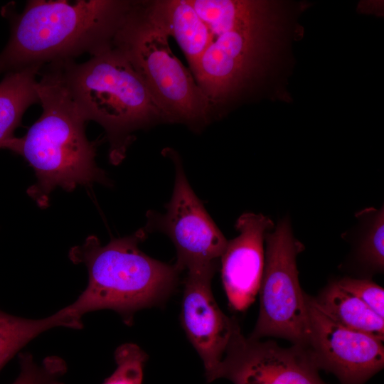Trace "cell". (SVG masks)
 Here are the masks:
<instances>
[{"instance_id":"6da1fadb","label":"cell","mask_w":384,"mask_h":384,"mask_svg":"<svg viewBox=\"0 0 384 384\" xmlns=\"http://www.w3.org/2000/svg\"><path fill=\"white\" fill-rule=\"evenodd\" d=\"M132 0H30L20 14L9 5L11 36L0 53V74L91 56L112 48Z\"/></svg>"},{"instance_id":"7a4b0ae2","label":"cell","mask_w":384,"mask_h":384,"mask_svg":"<svg viewBox=\"0 0 384 384\" xmlns=\"http://www.w3.org/2000/svg\"><path fill=\"white\" fill-rule=\"evenodd\" d=\"M258 6L215 37L191 70L214 120L262 93L286 49L291 9L278 1L260 0Z\"/></svg>"},{"instance_id":"3957f363","label":"cell","mask_w":384,"mask_h":384,"mask_svg":"<svg viewBox=\"0 0 384 384\" xmlns=\"http://www.w3.org/2000/svg\"><path fill=\"white\" fill-rule=\"evenodd\" d=\"M45 65L37 82L41 117L23 137L0 146L22 156L33 167L37 181L27 193L43 208L57 187L72 191L79 185L109 183L96 164L95 143L86 137V121L63 83L59 63Z\"/></svg>"},{"instance_id":"277c9868","label":"cell","mask_w":384,"mask_h":384,"mask_svg":"<svg viewBox=\"0 0 384 384\" xmlns=\"http://www.w3.org/2000/svg\"><path fill=\"white\" fill-rule=\"evenodd\" d=\"M146 233L145 228H141L105 245L90 235L70 250V261L84 265L88 274L85 289L70 305L78 316L111 309L129 326L136 312L159 304L171 294L180 271L140 250L139 244Z\"/></svg>"},{"instance_id":"5b68a950","label":"cell","mask_w":384,"mask_h":384,"mask_svg":"<svg viewBox=\"0 0 384 384\" xmlns=\"http://www.w3.org/2000/svg\"><path fill=\"white\" fill-rule=\"evenodd\" d=\"M63 83L78 110L105 129L113 164L125 157L133 133L166 120L129 62L111 48L82 63L58 62Z\"/></svg>"},{"instance_id":"8992f818","label":"cell","mask_w":384,"mask_h":384,"mask_svg":"<svg viewBox=\"0 0 384 384\" xmlns=\"http://www.w3.org/2000/svg\"><path fill=\"white\" fill-rule=\"evenodd\" d=\"M169 38L150 16L146 0H132L112 48L140 76L166 123L198 133L214 121L210 106L190 70L172 52Z\"/></svg>"},{"instance_id":"52a82bcc","label":"cell","mask_w":384,"mask_h":384,"mask_svg":"<svg viewBox=\"0 0 384 384\" xmlns=\"http://www.w3.org/2000/svg\"><path fill=\"white\" fill-rule=\"evenodd\" d=\"M266 249L259 288L260 311L249 338H282L308 348L311 329L309 313L299 282L297 257L304 245L293 235L286 217L265 236Z\"/></svg>"},{"instance_id":"ba28073f","label":"cell","mask_w":384,"mask_h":384,"mask_svg":"<svg viewBox=\"0 0 384 384\" xmlns=\"http://www.w3.org/2000/svg\"><path fill=\"white\" fill-rule=\"evenodd\" d=\"M163 151L175 166L174 191L166 213H148L145 228L157 229L170 238L176 250L175 266L180 272L218 264L228 240L191 188L179 155L169 148Z\"/></svg>"},{"instance_id":"9c48e42d","label":"cell","mask_w":384,"mask_h":384,"mask_svg":"<svg viewBox=\"0 0 384 384\" xmlns=\"http://www.w3.org/2000/svg\"><path fill=\"white\" fill-rule=\"evenodd\" d=\"M310 322L308 347L319 370L341 384H364L384 366L383 341L346 328L332 319L305 294Z\"/></svg>"},{"instance_id":"30bf717a","label":"cell","mask_w":384,"mask_h":384,"mask_svg":"<svg viewBox=\"0 0 384 384\" xmlns=\"http://www.w3.org/2000/svg\"><path fill=\"white\" fill-rule=\"evenodd\" d=\"M308 348L281 347L245 337L239 328L220 363L218 378L233 384H326Z\"/></svg>"},{"instance_id":"8fae6325","label":"cell","mask_w":384,"mask_h":384,"mask_svg":"<svg viewBox=\"0 0 384 384\" xmlns=\"http://www.w3.org/2000/svg\"><path fill=\"white\" fill-rule=\"evenodd\" d=\"M218 265L187 270L181 310L183 327L203 361L208 383L218 379L220 363L240 328L235 319L222 311L213 297L211 280Z\"/></svg>"},{"instance_id":"7c38bea8","label":"cell","mask_w":384,"mask_h":384,"mask_svg":"<svg viewBox=\"0 0 384 384\" xmlns=\"http://www.w3.org/2000/svg\"><path fill=\"white\" fill-rule=\"evenodd\" d=\"M274 227L262 214L245 213L237 220L239 235L228 241L220 257L223 287L230 307L247 309L258 294L262 276L265 234Z\"/></svg>"},{"instance_id":"4fadbf2b","label":"cell","mask_w":384,"mask_h":384,"mask_svg":"<svg viewBox=\"0 0 384 384\" xmlns=\"http://www.w3.org/2000/svg\"><path fill=\"white\" fill-rule=\"evenodd\" d=\"M146 5L154 21L175 39L191 71L214 40L210 29L188 0H146Z\"/></svg>"},{"instance_id":"5bb4252c","label":"cell","mask_w":384,"mask_h":384,"mask_svg":"<svg viewBox=\"0 0 384 384\" xmlns=\"http://www.w3.org/2000/svg\"><path fill=\"white\" fill-rule=\"evenodd\" d=\"M58 326L80 329L83 323L70 306L38 319L16 316L0 309V371L28 342Z\"/></svg>"},{"instance_id":"9a60e30c","label":"cell","mask_w":384,"mask_h":384,"mask_svg":"<svg viewBox=\"0 0 384 384\" xmlns=\"http://www.w3.org/2000/svg\"><path fill=\"white\" fill-rule=\"evenodd\" d=\"M314 298L319 307L337 323L384 341V319L341 288L336 280L329 282Z\"/></svg>"},{"instance_id":"2e32d148","label":"cell","mask_w":384,"mask_h":384,"mask_svg":"<svg viewBox=\"0 0 384 384\" xmlns=\"http://www.w3.org/2000/svg\"><path fill=\"white\" fill-rule=\"evenodd\" d=\"M42 68L32 65L8 73L0 82V146L15 137L26 110L39 103L36 76Z\"/></svg>"},{"instance_id":"e0dca14e","label":"cell","mask_w":384,"mask_h":384,"mask_svg":"<svg viewBox=\"0 0 384 384\" xmlns=\"http://www.w3.org/2000/svg\"><path fill=\"white\" fill-rule=\"evenodd\" d=\"M356 217L359 232L354 242L353 259L361 273H380L384 269V209L365 208Z\"/></svg>"},{"instance_id":"ac0fdd59","label":"cell","mask_w":384,"mask_h":384,"mask_svg":"<svg viewBox=\"0 0 384 384\" xmlns=\"http://www.w3.org/2000/svg\"><path fill=\"white\" fill-rule=\"evenodd\" d=\"M260 0H188L214 38L252 13Z\"/></svg>"},{"instance_id":"d6986e66","label":"cell","mask_w":384,"mask_h":384,"mask_svg":"<svg viewBox=\"0 0 384 384\" xmlns=\"http://www.w3.org/2000/svg\"><path fill=\"white\" fill-rule=\"evenodd\" d=\"M18 357L20 373L12 384H64L60 378L67 365L61 358L48 356L38 363L28 352H19Z\"/></svg>"},{"instance_id":"ffe728a7","label":"cell","mask_w":384,"mask_h":384,"mask_svg":"<svg viewBox=\"0 0 384 384\" xmlns=\"http://www.w3.org/2000/svg\"><path fill=\"white\" fill-rule=\"evenodd\" d=\"M147 354L137 344L124 343L114 351L116 368L103 384H142Z\"/></svg>"},{"instance_id":"44dd1931","label":"cell","mask_w":384,"mask_h":384,"mask_svg":"<svg viewBox=\"0 0 384 384\" xmlns=\"http://www.w3.org/2000/svg\"><path fill=\"white\" fill-rule=\"evenodd\" d=\"M338 286L356 297L384 319V289L368 278L343 277Z\"/></svg>"}]
</instances>
